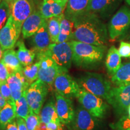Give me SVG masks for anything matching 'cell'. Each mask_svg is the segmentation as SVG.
I'll list each match as a JSON object with an SVG mask.
<instances>
[{
  "instance_id": "cell-25",
  "label": "cell",
  "mask_w": 130,
  "mask_h": 130,
  "mask_svg": "<svg viewBox=\"0 0 130 130\" xmlns=\"http://www.w3.org/2000/svg\"><path fill=\"white\" fill-rule=\"evenodd\" d=\"M16 45L18 46V50L16 53L21 64L25 67L32 64L36 54L35 50L27 49L22 40L18 42Z\"/></svg>"
},
{
  "instance_id": "cell-35",
  "label": "cell",
  "mask_w": 130,
  "mask_h": 130,
  "mask_svg": "<svg viewBox=\"0 0 130 130\" xmlns=\"http://www.w3.org/2000/svg\"><path fill=\"white\" fill-rule=\"evenodd\" d=\"M118 51L121 57L130 58V43L121 42Z\"/></svg>"
},
{
  "instance_id": "cell-6",
  "label": "cell",
  "mask_w": 130,
  "mask_h": 130,
  "mask_svg": "<svg viewBox=\"0 0 130 130\" xmlns=\"http://www.w3.org/2000/svg\"><path fill=\"white\" fill-rule=\"evenodd\" d=\"M130 27V9L122 6L112 16L108 25V36L115 40L126 33Z\"/></svg>"
},
{
  "instance_id": "cell-24",
  "label": "cell",
  "mask_w": 130,
  "mask_h": 130,
  "mask_svg": "<svg viewBox=\"0 0 130 130\" xmlns=\"http://www.w3.org/2000/svg\"><path fill=\"white\" fill-rule=\"evenodd\" d=\"M122 65L121 56L119 53L118 50L115 46H111L107 52L105 66L107 71L113 75Z\"/></svg>"
},
{
  "instance_id": "cell-4",
  "label": "cell",
  "mask_w": 130,
  "mask_h": 130,
  "mask_svg": "<svg viewBox=\"0 0 130 130\" xmlns=\"http://www.w3.org/2000/svg\"><path fill=\"white\" fill-rule=\"evenodd\" d=\"M49 86L40 79L31 84L25 92L30 111L39 115L49 92Z\"/></svg>"
},
{
  "instance_id": "cell-9",
  "label": "cell",
  "mask_w": 130,
  "mask_h": 130,
  "mask_svg": "<svg viewBox=\"0 0 130 130\" xmlns=\"http://www.w3.org/2000/svg\"><path fill=\"white\" fill-rule=\"evenodd\" d=\"M107 102L117 114L124 115L130 105V83L112 87Z\"/></svg>"
},
{
  "instance_id": "cell-8",
  "label": "cell",
  "mask_w": 130,
  "mask_h": 130,
  "mask_svg": "<svg viewBox=\"0 0 130 130\" xmlns=\"http://www.w3.org/2000/svg\"><path fill=\"white\" fill-rule=\"evenodd\" d=\"M67 130H101L102 125L98 119L79 105L75 110L72 121L66 125Z\"/></svg>"
},
{
  "instance_id": "cell-32",
  "label": "cell",
  "mask_w": 130,
  "mask_h": 130,
  "mask_svg": "<svg viewBox=\"0 0 130 130\" xmlns=\"http://www.w3.org/2000/svg\"><path fill=\"white\" fill-rule=\"evenodd\" d=\"M25 121L28 130H36L41 122L39 115L34 113L32 111H30Z\"/></svg>"
},
{
  "instance_id": "cell-16",
  "label": "cell",
  "mask_w": 130,
  "mask_h": 130,
  "mask_svg": "<svg viewBox=\"0 0 130 130\" xmlns=\"http://www.w3.org/2000/svg\"><path fill=\"white\" fill-rule=\"evenodd\" d=\"M122 0H92L89 12L98 16L108 17L119 7Z\"/></svg>"
},
{
  "instance_id": "cell-43",
  "label": "cell",
  "mask_w": 130,
  "mask_h": 130,
  "mask_svg": "<svg viewBox=\"0 0 130 130\" xmlns=\"http://www.w3.org/2000/svg\"><path fill=\"white\" fill-rule=\"evenodd\" d=\"M127 113H128V117L130 119V105H129V106L128 107V108Z\"/></svg>"
},
{
  "instance_id": "cell-41",
  "label": "cell",
  "mask_w": 130,
  "mask_h": 130,
  "mask_svg": "<svg viewBox=\"0 0 130 130\" xmlns=\"http://www.w3.org/2000/svg\"><path fill=\"white\" fill-rule=\"evenodd\" d=\"M36 130H46V124L43 122H40L39 126L37 128Z\"/></svg>"
},
{
  "instance_id": "cell-7",
  "label": "cell",
  "mask_w": 130,
  "mask_h": 130,
  "mask_svg": "<svg viewBox=\"0 0 130 130\" xmlns=\"http://www.w3.org/2000/svg\"><path fill=\"white\" fill-rule=\"evenodd\" d=\"M45 53L61 70L68 72L72 63V50L70 42L51 43Z\"/></svg>"
},
{
  "instance_id": "cell-45",
  "label": "cell",
  "mask_w": 130,
  "mask_h": 130,
  "mask_svg": "<svg viewBox=\"0 0 130 130\" xmlns=\"http://www.w3.org/2000/svg\"><path fill=\"white\" fill-rule=\"evenodd\" d=\"M125 1L126 3H127V4L130 6V0H125Z\"/></svg>"
},
{
  "instance_id": "cell-46",
  "label": "cell",
  "mask_w": 130,
  "mask_h": 130,
  "mask_svg": "<svg viewBox=\"0 0 130 130\" xmlns=\"http://www.w3.org/2000/svg\"><path fill=\"white\" fill-rule=\"evenodd\" d=\"M60 1H64V2H66V3H68V0H60Z\"/></svg>"
},
{
  "instance_id": "cell-47",
  "label": "cell",
  "mask_w": 130,
  "mask_h": 130,
  "mask_svg": "<svg viewBox=\"0 0 130 130\" xmlns=\"http://www.w3.org/2000/svg\"><path fill=\"white\" fill-rule=\"evenodd\" d=\"M1 1H2V0H0V3H1Z\"/></svg>"
},
{
  "instance_id": "cell-27",
  "label": "cell",
  "mask_w": 130,
  "mask_h": 130,
  "mask_svg": "<svg viewBox=\"0 0 130 130\" xmlns=\"http://www.w3.org/2000/svg\"><path fill=\"white\" fill-rule=\"evenodd\" d=\"M14 107V105L7 102L0 110V130H5L7 125L16 118Z\"/></svg>"
},
{
  "instance_id": "cell-34",
  "label": "cell",
  "mask_w": 130,
  "mask_h": 130,
  "mask_svg": "<svg viewBox=\"0 0 130 130\" xmlns=\"http://www.w3.org/2000/svg\"><path fill=\"white\" fill-rule=\"evenodd\" d=\"M116 130H130V119L126 116H123L113 125Z\"/></svg>"
},
{
  "instance_id": "cell-12",
  "label": "cell",
  "mask_w": 130,
  "mask_h": 130,
  "mask_svg": "<svg viewBox=\"0 0 130 130\" xmlns=\"http://www.w3.org/2000/svg\"><path fill=\"white\" fill-rule=\"evenodd\" d=\"M11 15L19 33H21L25 21L35 11L32 0H14L10 3Z\"/></svg>"
},
{
  "instance_id": "cell-14",
  "label": "cell",
  "mask_w": 130,
  "mask_h": 130,
  "mask_svg": "<svg viewBox=\"0 0 130 130\" xmlns=\"http://www.w3.org/2000/svg\"><path fill=\"white\" fill-rule=\"evenodd\" d=\"M57 113L61 122L68 125L74 118L75 110L72 99L68 98L55 92Z\"/></svg>"
},
{
  "instance_id": "cell-18",
  "label": "cell",
  "mask_w": 130,
  "mask_h": 130,
  "mask_svg": "<svg viewBox=\"0 0 130 130\" xmlns=\"http://www.w3.org/2000/svg\"><path fill=\"white\" fill-rule=\"evenodd\" d=\"M68 3L60 0H43L40 7V12L45 19L63 14Z\"/></svg>"
},
{
  "instance_id": "cell-33",
  "label": "cell",
  "mask_w": 130,
  "mask_h": 130,
  "mask_svg": "<svg viewBox=\"0 0 130 130\" xmlns=\"http://www.w3.org/2000/svg\"><path fill=\"white\" fill-rule=\"evenodd\" d=\"M0 92L2 94L3 97L6 100V101L14 105L15 106V103H14L12 97L11 89L10 88L7 81H5V82L0 84Z\"/></svg>"
},
{
  "instance_id": "cell-17",
  "label": "cell",
  "mask_w": 130,
  "mask_h": 130,
  "mask_svg": "<svg viewBox=\"0 0 130 130\" xmlns=\"http://www.w3.org/2000/svg\"><path fill=\"white\" fill-rule=\"evenodd\" d=\"M46 21L39 10H35L24 22L21 33L24 39H27L35 35Z\"/></svg>"
},
{
  "instance_id": "cell-31",
  "label": "cell",
  "mask_w": 130,
  "mask_h": 130,
  "mask_svg": "<svg viewBox=\"0 0 130 130\" xmlns=\"http://www.w3.org/2000/svg\"><path fill=\"white\" fill-rule=\"evenodd\" d=\"M10 15V3L3 0L0 3V30L6 24Z\"/></svg>"
},
{
  "instance_id": "cell-44",
  "label": "cell",
  "mask_w": 130,
  "mask_h": 130,
  "mask_svg": "<svg viewBox=\"0 0 130 130\" xmlns=\"http://www.w3.org/2000/svg\"><path fill=\"white\" fill-rule=\"evenodd\" d=\"M4 1H7V2L9 3H11L12 2V1H13L14 0H4Z\"/></svg>"
},
{
  "instance_id": "cell-26",
  "label": "cell",
  "mask_w": 130,
  "mask_h": 130,
  "mask_svg": "<svg viewBox=\"0 0 130 130\" xmlns=\"http://www.w3.org/2000/svg\"><path fill=\"white\" fill-rule=\"evenodd\" d=\"M111 81L117 86L130 83V61L121 65L112 75Z\"/></svg>"
},
{
  "instance_id": "cell-21",
  "label": "cell",
  "mask_w": 130,
  "mask_h": 130,
  "mask_svg": "<svg viewBox=\"0 0 130 130\" xmlns=\"http://www.w3.org/2000/svg\"><path fill=\"white\" fill-rule=\"evenodd\" d=\"M39 116L40 121L45 124L51 122H61L57 113L56 102L53 96L49 99L46 103L42 107Z\"/></svg>"
},
{
  "instance_id": "cell-15",
  "label": "cell",
  "mask_w": 130,
  "mask_h": 130,
  "mask_svg": "<svg viewBox=\"0 0 130 130\" xmlns=\"http://www.w3.org/2000/svg\"><path fill=\"white\" fill-rule=\"evenodd\" d=\"M12 92V97L15 103L27 90L30 84L27 82L22 71H17L10 75L7 79Z\"/></svg>"
},
{
  "instance_id": "cell-29",
  "label": "cell",
  "mask_w": 130,
  "mask_h": 130,
  "mask_svg": "<svg viewBox=\"0 0 130 130\" xmlns=\"http://www.w3.org/2000/svg\"><path fill=\"white\" fill-rule=\"evenodd\" d=\"M26 91L22 96L15 102V111L16 118H21L25 119L30 112V108L25 96Z\"/></svg>"
},
{
  "instance_id": "cell-28",
  "label": "cell",
  "mask_w": 130,
  "mask_h": 130,
  "mask_svg": "<svg viewBox=\"0 0 130 130\" xmlns=\"http://www.w3.org/2000/svg\"><path fill=\"white\" fill-rule=\"evenodd\" d=\"M63 14L47 19L48 30L52 43H56L57 42L60 32V22Z\"/></svg>"
},
{
  "instance_id": "cell-39",
  "label": "cell",
  "mask_w": 130,
  "mask_h": 130,
  "mask_svg": "<svg viewBox=\"0 0 130 130\" xmlns=\"http://www.w3.org/2000/svg\"><path fill=\"white\" fill-rule=\"evenodd\" d=\"M5 130H18L17 122L13 121L11 123H9Z\"/></svg>"
},
{
  "instance_id": "cell-37",
  "label": "cell",
  "mask_w": 130,
  "mask_h": 130,
  "mask_svg": "<svg viewBox=\"0 0 130 130\" xmlns=\"http://www.w3.org/2000/svg\"><path fill=\"white\" fill-rule=\"evenodd\" d=\"M46 130H67L66 126L63 123L51 122L46 124Z\"/></svg>"
},
{
  "instance_id": "cell-22",
  "label": "cell",
  "mask_w": 130,
  "mask_h": 130,
  "mask_svg": "<svg viewBox=\"0 0 130 130\" xmlns=\"http://www.w3.org/2000/svg\"><path fill=\"white\" fill-rule=\"evenodd\" d=\"M1 61H3L11 75L17 71H22V65L19 61L17 53L13 49L5 50Z\"/></svg>"
},
{
  "instance_id": "cell-11",
  "label": "cell",
  "mask_w": 130,
  "mask_h": 130,
  "mask_svg": "<svg viewBox=\"0 0 130 130\" xmlns=\"http://www.w3.org/2000/svg\"><path fill=\"white\" fill-rule=\"evenodd\" d=\"M55 92L68 98H77L80 87L75 79L68 74L67 71H61L54 81Z\"/></svg>"
},
{
  "instance_id": "cell-3",
  "label": "cell",
  "mask_w": 130,
  "mask_h": 130,
  "mask_svg": "<svg viewBox=\"0 0 130 130\" xmlns=\"http://www.w3.org/2000/svg\"><path fill=\"white\" fill-rule=\"evenodd\" d=\"M80 89L107 101L112 87L111 83L103 75L86 72L75 79Z\"/></svg>"
},
{
  "instance_id": "cell-13",
  "label": "cell",
  "mask_w": 130,
  "mask_h": 130,
  "mask_svg": "<svg viewBox=\"0 0 130 130\" xmlns=\"http://www.w3.org/2000/svg\"><path fill=\"white\" fill-rule=\"evenodd\" d=\"M20 34L16 28L12 15L10 16L4 27L0 30V45L3 51L13 49Z\"/></svg>"
},
{
  "instance_id": "cell-36",
  "label": "cell",
  "mask_w": 130,
  "mask_h": 130,
  "mask_svg": "<svg viewBox=\"0 0 130 130\" xmlns=\"http://www.w3.org/2000/svg\"><path fill=\"white\" fill-rule=\"evenodd\" d=\"M10 75L7 68L2 61H0V84L7 81Z\"/></svg>"
},
{
  "instance_id": "cell-2",
  "label": "cell",
  "mask_w": 130,
  "mask_h": 130,
  "mask_svg": "<svg viewBox=\"0 0 130 130\" xmlns=\"http://www.w3.org/2000/svg\"><path fill=\"white\" fill-rule=\"evenodd\" d=\"M72 50V63L81 68H93L101 63L106 46H96L77 40L70 41Z\"/></svg>"
},
{
  "instance_id": "cell-40",
  "label": "cell",
  "mask_w": 130,
  "mask_h": 130,
  "mask_svg": "<svg viewBox=\"0 0 130 130\" xmlns=\"http://www.w3.org/2000/svg\"><path fill=\"white\" fill-rule=\"evenodd\" d=\"M7 103V102L6 101V100H5V98L3 97L2 94L0 92V110L2 109Z\"/></svg>"
},
{
  "instance_id": "cell-5",
  "label": "cell",
  "mask_w": 130,
  "mask_h": 130,
  "mask_svg": "<svg viewBox=\"0 0 130 130\" xmlns=\"http://www.w3.org/2000/svg\"><path fill=\"white\" fill-rule=\"evenodd\" d=\"M81 106L98 119H102L106 115L108 105L103 99L80 89L77 97Z\"/></svg>"
},
{
  "instance_id": "cell-1",
  "label": "cell",
  "mask_w": 130,
  "mask_h": 130,
  "mask_svg": "<svg viewBox=\"0 0 130 130\" xmlns=\"http://www.w3.org/2000/svg\"><path fill=\"white\" fill-rule=\"evenodd\" d=\"M72 21L74 24L72 40L96 46H105L109 37L108 28L100 16L87 12Z\"/></svg>"
},
{
  "instance_id": "cell-42",
  "label": "cell",
  "mask_w": 130,
  "mask_h": 130,
  "mask_svg": "<svg viewBox=\"0 0 130 130\" xmlns=\"http://www.w3.org/2000/svg\"><path fill=\"white\" fill-rule=\"evenodd\" d=\"M3 54H4V51H3L2 48H1V45H0V61L2 60V58H3Z\"/></svg>"
},
{
  "instance_id": "cell-23",
  "label": "cell",
  "mask_w": 130,
  "mask_h": 130,
  "mask_svg": "<svg viewBox=\"0 0 130 130\" xmlns=\"http://www.w3.org/2000/svg\"><path fill=\"white\" fill-rule=\"evenodd\" d=\"M74 28V21L63 14L60 22L59 35L57 43H63L72 40Z\"/></svg>"
},
{
  "instance_id": "cell-19",
  "label": "cell",
  "mask_w": 130,
  "mask_h": 130,
  "mask_svg": "<svg viewBox=\"0 0 130 130\" xmlns=\"http://www.w3.org/2000/svg\"><path fill=\"white\" fill-rule=\"evenodd\" d=\"M52 43L48 30L47 20L43 23L40 28L32 36V45L36 53L46 51Z\"/></svg>"
},
{
  "instance_id": "cell-38",
  "label": "cell",
  "mask_w": 130,
  "mask_h": 130,
  "mask_svg": "<svg viewBox=\"0 0 130 130\" xmlns=\"http://www.w3.org/2000/svg\"><path fill=\"white\" fill-rule=\"evenodd\" d=\"M16 119H17L16 122H17L18 130H28V128L26 125L25 119L21 118H18Z\"/></svg>"
},
{
  "instance_id": "cell-30",
  "label": "cell",
  "mask_w": 130,
  "mask_h": 130,
  "mask_svg": "<svg viewBox=\"0 0 130 130\" xmlns=\"http://www.w3.org/2000/svg\"><path fill=\"white\" fill-rule=\"evenodd\" d=\"M40 66V61L38 60L37 62H36L34 64L32 63L28 66L23 68L22 73L30 85L38 79V73Z\"/></svg>"
},
{
  "instance_id": "cell-20",
  "label": "cell",
  "mask_w": 130,
  "mask_h": 130,
  "mask_svg": "<svg viewBox=\"0 0 130 130\" xmlns=\"http://www.w3.org/2000/svg\"><path fill=\"white\" fill-rule=\"evenodd\" d=\"M92 0H68L64 13L71 20L81 14L89 12Z\"/></svg>"
},
{
  "instance_id": "cell-10",
  "label": "cell",
  "mask_w": 130,
  "mask_h": 130,
  "mask_svg": "<svg viewBox=\"0 0 130 130\" xmlns=\"http://www.w3.org/2000/svg\"><path fill=\"white\" fill-rule=\"evenodd\" d=\"M37 58L40 61L38 73V79H40L49 87H53L54 81L61 71L59 66L45 52L36 53ZM68 72V71H67Z\"/></svg>"
}]
</instances>
